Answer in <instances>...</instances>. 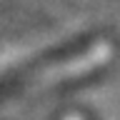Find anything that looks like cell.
Here are the masks:
<instances>
[{"instance_id": "1", "label": "cell", "mask_w": 120, "mask_h": 120, "mask_svg": "<svg viewBox=\"0 0 120 120\" xmlns=\"http://www.w3.org/2000/svg\"><path fill=\"white\" fill-rule=\"evenodd\" d=\"M70 120H78V118H70Z\"/></svg>"}]
</instances>
